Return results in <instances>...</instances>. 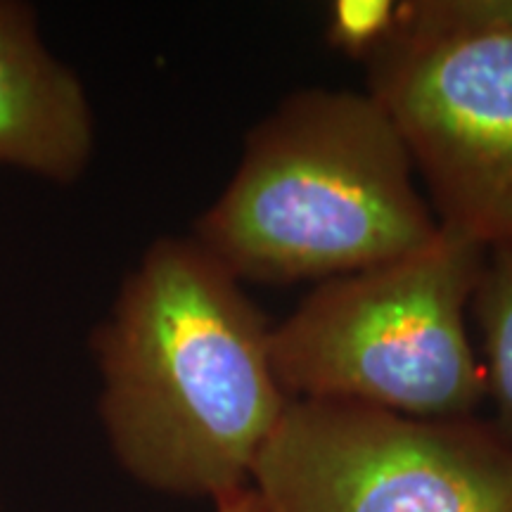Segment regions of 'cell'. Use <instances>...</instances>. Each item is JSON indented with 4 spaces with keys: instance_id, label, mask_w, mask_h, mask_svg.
Wrapping results in <instances>:
<instances>
[{
    "instance_id": "8",
    "label": "cell",
    "mask_w": 512,
    "mask_h": 512,
    "mask_svg": "<svg viewBox=\"0 0 512 512\" xmlns=\"http://www.w3.org/2000/svg\"><path fill=\"white\" fill-rule=\"evenodd\" d=\"M394 0H339L328 10L325 38L339 53L366 64L377 48L392 36L399 19Z\"/></svg>"
},
{
    "instance_id": "7",
    "label": "cell",
    "mask_w": 512,
    "mask_h": 512,
    "mask_svg": "<svg viewBox=\"0 0 512 512\" xmlns=\"http://www.w3.org/2000/svg\"><path fill=\"white\" fill-rule=\"evenodd\" d=\"M470 318L479 337L486 399L494 403L491 425L512 446V245L486 254Z\"/></svg>"
},
{
    "instance_id": "3",
    "label": "cell",
    "mask_w": 512,
    "mask_h": 512,
    "mask_svg": "<svg viewBox=\"0 0 512 512\" xmlns=\"http://www.w3.org/2000/svg\"><path fill=\"white\" fill-rule=\"evenodd\" d=\"M486 254L441 226L420 252L318 283L271 330L283 392L422 420L475 418L486 389L470 304Z\"/></svg>"
},
{
    "instance_id": "1",
    "label": "cell",
    "mask_w": 512,
    "mask_h": 512,
    "mask_svg": "<svg viewBox=\"0 0 512 512\" xmlns=\"http://www.w3.org/2000/svg\"><path fill=\"white\" fill-rule=\"evenodd\" d=\"M245 285L195 238H159L121 283L91 349L114 458L174 496L249 484L290 396Z\"/></svg>"
},
{
    "instance_id": "4",
    "label": "cell",
    "mask_w": 512,
    "mask_h": 512,
    "mask_svg": "<svg viewBox=\"0 0 512 512\" xmlns=\"http://www.w3.org/2000/svg\"><path fill=\"white\" fill-rule=\"evenodd\" d=\"M441 226L512 245V0H408L366 62Z\"/></svg>"
},
{
    "instance_id": "5",
    "label": "cell",
    "mask_w": 512,
    "mask_h": 512,
    "mask_svg": "<svg viewBox=\"0 0 512 512\" xmlns=\"http://www.w3.org/2000/svg\"><path fill=\"white\" fill-rule=\"evenodd\" d=\"M249 486L266 512H512V446L477 415L290 399Z\"/></svg>"
},
{
    "instance_id": "9",
    "label": "cell",
    "mask_w": 512,
    "mask_h": 512,
    "mask_svg": "<svg viewBox=\"0 0 512 512\" xmlns=\"http://www.w3.org/2000/svg\"><path fill=\"white\" fill-rule=\"evenodd\" d=\"M214 505H216V512H266L264 505L259 501V496L254 494L249 484L216 496Z\"/></svg>"
},
{
    "instance_id": "6",
    "label": "cell",
    "mask_w": 512,
    "mask_h": 512,
    "mask_svg": "<svg viewBox=\"0 0 512 512\" xmlns=\"http://www.w3.org/2000/svg\"><path fill=\"white\" fill-rule=\"evenodd\" d=\"M95 152V119L86 88L50 53L36 10L0 0V166L69 185Z\"/></svg>"
},
{
    "instance_id": "2",
    "label": "cell",
    "mask_w": 512,
    "mask_h": 512,
    "mask_svg": "<svg viewBox=\"0 0 512 512\" xmlns=\"http://www.w3.org/2000/svg\"><path fill=\"white\" fill-rule=\"evenodd\" d=\"M441 223L368 91L302 88L247 133L192 238L245 283H325L420 252Z\"/></svg>"
}]
</instances>
